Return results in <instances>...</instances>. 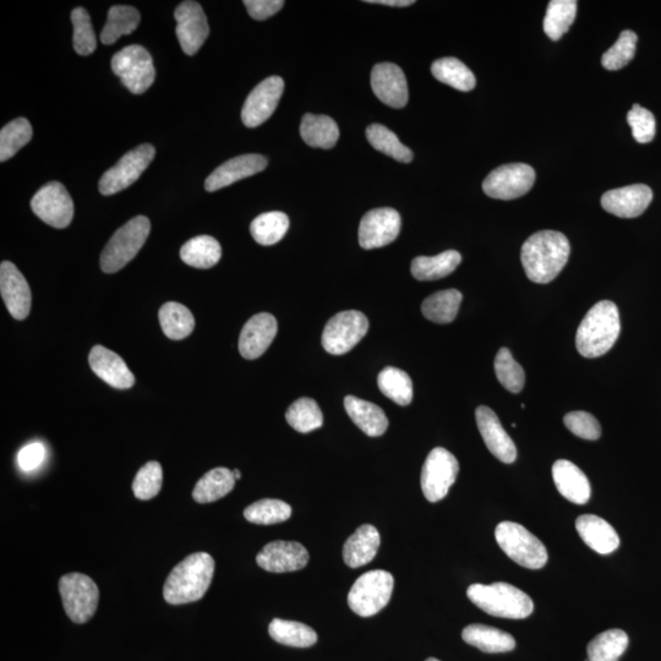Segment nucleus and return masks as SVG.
<instances>
[{
  "instance_id": "nucleus-2",
  "label": "nucleus",
  "mask_w": 661,
  "mask_h": 661,
  "mask_svg": "<svg viewBox=\"0 0 661 661\" xmlns=\"http://www.w3.org/2000/svg\"><path fill=\"white\" fill-rule=\"evenodd\" d=\"M213 573L215 560L211 555H189L169 573L163 588V598L171 605L198 602L209 591Z\"/></svg>"
},
{
  "instance_id": "nucleus-15",
  "label": "nucleus",
  "mask_w": 661,
  "mask_h": 661,
  "mask_svg": "<svg viewBox=\"0 0 661 661\" xmlns=\"http://www.w3.org/2000/svg\"><path fill=\"white\" fill-rule=\"evenodd\" d=\"M401 231V216L393 209L371 210L359 226V244L365 250L378 249L395 242Z\"/></svg>"
},
{
  "instance_id": "nucleus-55",
  "label": "nucleus",
  "mask_w": 661,
  "mask_h": 661,
  "mask_svg": "<svg viewBox=\"0 0 661 661\" xmlns=\"http://www.w3.org/2000/svg\"><path fill=\"white\" fill-rule=\"evenodd\" d=\"M244 5L251 18L262 21L280 12L284 2L283 0H245Z\"/></svg>"
},
{
  "instance_id": "nucleus-24",
  "label": "nucleus",
  "mask_w": 661,
  "mask_h": 661,
  "mask_svg": "<svg viewBox=\"0 0 661 661\" xmlns=\"http://www.w3.org/2000/svg\"><path fill=\"white\" fill-rule=\"evenodd\" d=\"M267 158L261 155H243L232 158L220 167L216 168L206 179L205 189L213 193L229 185L239 182V180L254 176L267 167Z\"/></svg>"
},
{
  "instance_id": "nucleus-34",
  "label": "nucleus",
  "mask_w": 661,
  "mask_h": 661,
  "mask_svg": "<svg viewBox=\"0 0 661 661\" xmlns=\"http://www.w3.org/2000/svg\"><path fill=\"white\" fill-rule=\"evenodd\" d=\"M180 258L195 269L207 270L218 264L222 248L215 238L200 236L188 240L180 249Z\"/></svg>"
},
{
  "instance_id": "nucleus-3",
  "label": "nucleus",
  "mask_w": 661,
  "mask_h": 661,
  "mask_svg": "<svg viewBox=\"0 0 661 661\" xmlns=\"http://www.w3.org/2000/svg\"><path fill=\"white\" fill-rule=\"evenodd\" d=\"M619 309L610 300H602L588 311L579 325L576 346L584 358H598L608 353L619 338Z\"/></svg>"
},
{
  "instance_id": "nucleus-26",
  "label": "nucleus",
  "mask_w": 661,
  "mask_h": 661,
  "mask_svg": "<svg viewBox=\"0 0 661 661\" xmlns=\"http://www.w3.org/2000/svg\"><path fill=\"white\" fill-rule=\"evenodd\" d=\"M553 478L559 493L573 504L584 505L591 499V484L576 464L567 460L555 462Z\"/></svg>"
},
{
  "instance_id": "nucleus-11",
  "label": "nucleus",
  "mask_w": 661,
  "mask_h": 661,
  "mask_svg": "<svg viewBox=\"0 0 661 661\" xmlns=\"http://www.w3.org/2000/svg\"><path fill=\"white\" fill-rule=\"evenodd\" d=\"M458 473L460 463L457 458L450 451L436 447L426 457L420 478L425 499L430 502L444 499L455 484Z\"/></svg>"
},
{
  "instance_id": "nucleus-17",
  "label": "nucleus",
  "mask_w": 661,
  "mask_h": 661,
  "mask_svg": "<svg viewBox=\"0 0 661 661\" xmlns=\"http://www.w3.org/2000/svg\"><path fill=\"white\" fill-rule=\"evenodd\" d=\"M284 90V81L280 76H271L262 81L244 103L242 120L245 127L256 128L264 124L280 103Z\"/></svg>"
},
{
  "instance_id": "nucleus-40",
  "label": "nucleus",
  "mask_w": 661,
  "mask_h": 661,
  "mask_svg": "<svg viewBox=\"0 0 661 661\" xmlns=\"http://www.w3.org/2000/svg\"><path fill=\"white\" fill-rule=\"evenodd\" d=\"M289 228V218L286 213L273 211L262 213L250 225L251 236L256 243L265 245L281 242Z\"/></svg>"
},
{
  "instance_id": "nucleus-45",
  "label": "nucleus",
  "mask_w": 661,
  "mask_h": 661,
  "mask_svg": "<svg viewBox=\"0 0 661 661\" xmlns=\"http://www.w3.org/2000/svg\"><path fill=\"white\" fill-rule=\"evenodd\" d=\"M366 138H368L370 145L375 150L382 152L387 156L395 158L396 161L402 163H409L413 160V152L404 146L398 140L395 133L381 124L370 125L366 129Z\"/></svg>"
},
{
  "instance_id": "nucleus-56",
  "label": "nucleus",
  "mask_w": 661,
  "mask_h": 661,
  "mask_svg": "<svg viewBox=\"0 0 661 661\" xmlns=\"http://www.w3.org/2000/svg\"><path fill=\"white\" fill-rule=\"evenodd\" d=\"M369 4L387 5V7L404 8L413 5V0H366Z\"/></svg>"
},
{
  "instance_id": "nucleus-19",
  "label": "nucleus",
  "mask_w": 661,
  "mask_h": 661,
  "mask_svg": "<svg viewBox=\"0 0 661 661\" xmlns=\"http://www.w3.org/2000/svg\"><path fill=\"white\" fill-rule=\"evenodd\" d=\"M0 293L10 315L16 320H25L31 310V289L23 273L12 262L0 265Z\"/></svg>"
},
{
  "instance_id": "nucleus-9",
  "label": "nucleus",
  "mask_w": 661,
  "mask_h": 661,
  "mask_svg": "<svg viewBox=\"0 0 661 661\" xmlns=\"http://www.w3.org/2000/svg\"><path fill=\"white\" fill-rule=\"evenodd\" d=\"M59 593L65 613L75 624H85L95 615L100 591L94 579L81 573H69L60 578Z\"/></svg>"
},
{
  "instance_id": "nucleus-43",
  "label": "nucleus",
  "mask_w": 661,
  "mask_h": 661,
  "mask_svg": "<svg viewBox=\"0 0 661 661\" xmlns=\"http://www.w3.org/2000/svg\"><path fill=\"white\" fill-rule=\"evenodd\" d=\"M628 647L627 633L609 630L600 633L588 644V661H619Z\"/></svg>"
},
{
  "instance_id": "nucleus-57",
  "label": "nucleus",
  "mask_w": 661,
  "mask_h": 661,
  "mask_svg": "<svg viewBox=\"0 0 661 661\" xmlns=\"http://www.w3.org/2000/svg\"><path fill=\"white\" fill-rule=\"evenodd\" d=\"M233 475H234V478H236V480L242 478V473H240V472L238 471V469H234V471H233Z\"/></svg>"
},
{
  "instance_id": "nucleus-52",
  "label": "nucleus",
  "mask_w": 661,
  "mask_h": 661,
  "mask_svg": "<svg viewBox=\"0 0 661 661\" xmlns=\"http://www.w3.org/2000/svg\"><path fill=\"white\" fill-rule=\"evenodd\" d=\"M627 122L632 129L633 138L639 144H648L655 138L657 122H655L653 113L648 109L639 105L633 106L627 114Z\"/></svg>"
},
{
  "instance_id": "nucleus-51",
  "label": "nucleus",
  "mask_w": 661,
  "mask_h": 661,
  "mask_svg": "<svg viewBox=\"0 0 661 661\" xmlns=\"http://www.w3.org/2000/svg\"><path fill=\"white\" fill-rule=\"evenodd\" d=\"M163 483V471L158 462L146 463L136 474L133 491L136 499L147 501L160 494Z\"/></svg>"
},
{
  "instance_id": "nucleus-4",
  "label": "nucleus",
  "mask_w": 661,
  "mask_h": 661,
  "mask_svg": "<svg viewBox=\"0 0 661 661\" xmlns=\"http://www.w3.org/2000/svg\"><path fill=\"white\" fill-rule=\"evenodd\" d=\"M467 595L486 614L502 619H527L534 610L533 600L528 594L504 582L472 584Z\"/></svg>"
},
{
  "instance_id": "nucleus-1",
  "label": "nucleus",
  "mask_w": 661,
  "mask_h": 661,
  "mask_svg": "<svg viewBox=\"0 0 661 661\" xmlns=\"http://www.w3.org/2000/svg\"><path fill=\"white\" fill-rule=\"evenodd\" d=\"M570 242L565 234L542 231L524 242L521 259L526 275L534 283L554 281L570 258Z\"/></svg>"
},
{
  "instance_id": "nucleus-16",
  "label": "nucleus",
  "mask_w": 661,
  "mask_h": 661,
  "mask_svg": "<svg viewBox=\"0 0 661 661\" xmlns=\"http://www.w3.org/2000/svg\"><path fill=\"white\" fill-rule=\"evenodd\" d=\"M174 18L177 21V37L185 54L195 56L210 35L204 9L198 2L188 0L178 5Z\"/></svg>"
},
{
  "instance_id": "nucleus-14",
  "label": "nucleus",
  "mask_w": 661,
  "mask_h": 661,
  "mask_svg": "<svg viewBox=\"0 0 661 661\" xmlns=\"http://www.w3.org/2000/svg\"><path fill=\"white\" fill-rule=\"evenodd\" d=\"M32 211L47 225L67 228L74 217V202L63 184L51 182L37 191L31 201Z\"/></svg>"
},
{
  "instance_id": "nucleus-8",
  "label": "nucleus",
  "mask_w": 661,
  "mask_h": 661,
  "mask_svg": "<svg viewBox=\"0 0 661 661\" xmlns=\"http://www.w3.org/2000/svg\"><path fill=\"white\" fill-rule=\"evenodd\" d=\"M112 70L134 95L144 94L154 84L156 78L151 54L139 45L125 47L114 54Z\"/></svg>"
},
{
  "instance_id": "nucleus-53",
  "label": "nucleus",
  "mask_w": 661,
  "mask_h": 661,
  "mask_svg": "<svg viewBox=\"0 0 661 661\" xmlns=\"http://www.w3.org/2000/svg\"><path fill=\"white\" fill-rule=\"evenodd\" d=\"M566 428L581 439L595 441L602 435V426L597 418L587 412H571L565 415Z\"/></svg>"
},
{
  "instance_id": "nucleus-36",
  "label": "nucleus",
  "mask_w": 661,
  "mask_h": 661,
  "mask_svg": "<svg viewBox=\"0 0 661 661\" xmlns=\"http://www.w3.org/2000/svg\"><path fill=\"white\" fill-rule=\"evenodd\" d=\"M431 73L440 83L449 85L458 91L469 92L477 85L472 70L457 58H442L431 65Z\"/></svg>"
},
{
  "instance_id": "nucleus-58",
  "label": "nucleus",
  "mask_w": 661,
  "mask_h": 661,
  "mask_svg": "<svg viewBox=\"0 0 661 661\" xmlns=\"http://www.w3.org/2000/svg\"><path fill=\"white\" fill-rule=\"evenodd\" d=\"M426 661H440V660H437V659H435V658H429V659L426 660Z\"/></svg>"
},
{
  "instance_id": "nucleus-33",
  "label": "nucleus",
  "mask_w": 661,
  "mask_h": 661,
  "mask_svg": "<svg viewBox=\"0 0 661 661\" xmlns=\"http://www.w3.org/2000/svg\"><path fill=\"white\" fill-rule=\"evenodd\" d=\"M236 485L233 471L228 468H215L207 472L193 491V499L199 504H210L227 496Z\"/></svg>"
},
{
  "instance_id": "nucleus-35",
  "label": "nucleus",
  "mask_w": 661,
  "mask_h": 661,
  "mask_svg": "<svg viewBox=\"0 0 661 661\" xmlns=\"http://www.w3.org/2000/svg\"><path fill=\"white\" fill-rule=\"evenodd\" d=\"M141 16L139 10L128 5H114L109 9L106 26L101 32L103 45H113L123 35H130L138 29Z\"/></svg>"
},
{
  "instance_id": "nucleus-44",
  "label": "nucleus",
  "mask_w": 661,
  "mask_h": 661,
  "mask_svg": "<svg viewBox=\"0 0 661 661\" xmlns=\"http://www.w3.org/2000/svg\"><path fill=\"white\" fill-rule=\"evenodd\" d=\"M286 419L294 430L302 434L320 429L324 424V415H322L318 403L308 397L299 398L294 402L288 408Z\"/></svg>"
},
{
  "instance_id": "nucleus-29",
  "label": "nucleus",
  "mask_w": 661,
  "mask_h": 661,
  "mask_svg": "<svg viewBox=\"0 0 661 661\" xmlns=\"http://www.w3.org/2000/svg\"><path fill=\"white\" fill-rule=\"evenodd\" d=\"M344 408L354 424L368 436L379 437L389 428L385 412L374 403L347 396L344 398Z\"/></svg>"
},
{
  "instance_id": "nucleus-18",
  "label": "nucleus",
  "mask_w": 661,
  "mask_h": 661,
  "mask_svg": "<svg viewBox=\"0 0 661 661\" xmlns=\"http://www.w3.org/2000/svg\"><path fill=\"white\" fill-rule=\"evenodd\" d=\"M309 553L297 542L276 540L264 546L256 556V562L267 572L286 573L303 570L309 562Z\"/></svg>"
},
{
  "instance_id": "nucleus-28",
  "label": "nucleus",
  "mask_w": 661,
  "mask_h": 661,
  "mask_svg": "<svg viewBox=\"0 0 661 661\" xmlns=\"http://www.w3.org/2000/svg\"><path fill=\"white\" fill-rule=\"evenodd\" d=\"M381 538L378 529L364 524L347 539L343 546V560L352 568L363 567L374 560L380 548Z\"/></svg>"
},
{
  "instance_id": "nucleus-20",
  "label": "nucleus",
  "mask_w": 661,
  "mask_h": 661,
  "mask_svg": "<svg viewBox=\"0 0 661 661\" xmlns=\"http://www.w3.org/2000/svg\"><path fill=\"white\" fill-rule=\"evenodd\" d=\"M371 87L376 97L392 108H403L409 100L408 84L403 70L396 64L375 65L371 73Z\"/></svg>"
},
{
  "instance_id": "nucleus-30",
  "label": "nucleus",
  "mask_w": 661,
  "mask_h": 661,
  "mask_svg": "<svg viewBox=\"0 0 661 661\" xmlns=\"http://www.w3.org/2000/svg\"><path fill=\"white\" fill-rule=\"evenodd\" d=\"M463 641L484 653H507L515 649L516 641L510 633L485 625H469L462 632Z\"/></svg>"
},
{
  "instance_id": "nucleus-22",
  "label": "nucleus",
  "mask_w": 661,
  "mask_h": 661,
  "mask_svg": "<svg viewBox=\"0 0 661 661\" xmlns=\"http://www.w3.org/2000/svg\"><path fill=\"white\" fill-rule=\"evenodd\" d=\"M653 200V191L644 184L630 185L606 191L602 206L606 212L621 218H636L648 209Z\"/></svg>"
},
{
  "instance_id": "nucleus-47",
  "label": "nucleus",
  "mask_w": 661,
  "mask_h": 661,
  "mask_svg": "<svg viewBox=\"0 0 661 661\" xmlns=\"http://www.w3.org/2000/svg\"><path fill=\"white\" fill-rule=\"evenodd\" d=\"M31 124L25 118H18L5 125L0 131V162L10 160L32 139Z\"/></svg>"
},
{
  "instance_id": "nucleus-41",
  "label": "nucleus",
  "mask_w": 661,
  "mask_h": 661,
  "mask_svg": "<svg viewBox=\"0 0 661 661\" xmlns=\"http://www.w3.org/2000/svg\"><path fill=\"white\" fill-rule=\"evenodd\" d=\"M576 15L575 0H551L544 19L545 34L550 40L559 41L570 30Z\"/></svg>"
},
{
  "instance_id": "nucleus-54",
  "label": "nucleus",
  "mask_w": 661,
  "mask_h": 661,
  "mask_svg": "<svg viewBox=\"0 0 661 661\" xmlns=\"http://www.w3.org/2000/svg\"><path fill=\"white\" fill-rule=\"evenodd\" d=\"M45 458L46 447L41 442H32L20 450L18 464L24 472H32L41 466Z\"/></svg>"
},
{
  "instance_id": "nucleus-5",
  "label": "nucleus",
  "mask_w": 661,
  "mask_h": 661,
  "mask_svg": "<svg viewBox=\"0 0 661 661\" xmlns=\"http://www.w3.org/2000/svg\"><path fill=\"white\" fill-rule=\"evenodd\" d=\"M151 231L149 218L138 216L119 228L101 254V269L116 273L127 266L144 247Z\"/></svg>"
},
{
  "instance_id": "nucleus-23",
  "label": "nucleus",
  "mask_w": 661,
  "mask_h": 661,
  "mask_svg": "<svg viewBox=\"0 0 661 661\" xmlns=\"http://www.w3.org/2000/svg\"><path fill=\"white\" fill-rule=\"evenodd\" d=\"M276 335L275 316L267 313L255 315L244 325L240 333L239 352L245 359H258L269 349Z\"/></svg>"
},
{
  "instance_id": "nucleus-27",
  "label": "nucleus",
  "mask_w": 661,
  "mask_h": 661,
  "mask_svg": "<svg viewBox=\"0 0 661 661\" xmlns=\"http://www.w3.org/2000/svg\"><path fill=\"white\" fill-rule=\"evenodd\" d=\"M576 528L583 542L600 555L614 553L620 546L619 534L603 518L594 515L579 516Z\"/></svg>"
},
{
  "instance_id": "nucleus-38",
  "label": "nucleus",
  "mask_w": 661,
  "mask_h": 661,
  "mask_svg": "<svg viewBox=\"0 0 661 661\" xmlns=\"http://www.w3.org/2000/svg\"><path fill=\"white\" fill-rule=\"evenodd\" d=\"M269 633L273 641L288 647L309 648L318 642L313 628L296 621L275 619L269 626Z\"/></svg>"
},
{
  "instance_id": "nucleus-50",
  "label": "nucleus",
  "mask_w": 661,
  "mask_h": 661,
  "mask_svg": "<svg viewBox=\"0 0 661 661\" xmlns=\"http://www.w3.org/2000/svg\"><path fill=\"white\" fill-rule=\"evenodd\" d=\"M638 37L635 32L626 30L622 32L619 40L613 47L604 53L603 67L606 70H620L635 58Z\"/></svg>"
},
{
  "instance_id": "nucleus-10",
  "label": "nucleus",
  "mask_w": 661,
  "mask_h": 661,
  "mask_svg": "<svg viewBox=\"0 0 661 661\" xmlns=\"http://www.w3.org/2000/svg\"><path fill=\"white\" fill-rule=\"evenodd\" d=\"M369 331V320L360 311L347 310L333 316L322 332V347L333 355L346 354L363 340Z\"/></svg>"
},
{
  "instance_id": "nucleus-39",
  "label": "nucleus",
  "mask_w": 661,
  "mask_h": 661,
  "mask_svg": "<svg viewBox=\"0 0 661 661\" xmlns=\"http://www.w3.org/2000/svg\"><path fill=\"white\" fill-rule=\"evenodd\" d=\"M160 324L168 338L180 341L193 333L195 320L191 311L183 304L169 302L160 310Z\"/></svg>"
},
{
  "instance_id": "nucleus-6",
  "label": "nucleus",
  "mask_w": 661,
  "mask_h": 661,
  "mask_svg": "<svg viewBox=\"0 0 661 661\" xmlns=\"http://www.w3.org/2000/svg\"><path fill=\"white\" fill-rule=\"evenodd\" d=\"M495 538L497 544L511 560L529 570H540L549 560L545 545L521 524L500 523L496 527Z\"/></svg>"
},
{
  "instance_id": "nucleus-7",
  "label": "nucleus",
  "mask_w": 661,
  "mask_h": 661,
  "mask_svg": "<svg viewBox=\"0 0 661 661\" xmlns=\"http://www.w3.org/2000/svg\"><path fill=\"white\" fill-rule=\"evenodd\" d=\"M395 579L390 572L374 570L364 573L348 593V605L353 613L370 617L379 614L390 603Z\"/></svg>"
},
{
  "instance_id": "nucleus-32",
  "label": "nucleus",
  "mask_w": 661,
  "mask_h": 661,
  "mask_svg": "<svg viewBox=\"0 0 661 661\" xmlns=\"http://www.w3.org/2000/svg\"><path fill=\"white\" fill-rule=\"evenodd\" d=\"M300 135H302L305 144L318 149L329 150L337 144L340 139V129L330 117L314 116V114H305L300 125Z\"/></svg>"
},
{
  "instance_id": "nucleus-49",
  "label": "nucleus",
  "mask_w": 661,
  "mask_h": 661,
  "mask_svg": "<svg viewBox=\"0 0 661 661\" xmlns=\"http://www.w3.org/2000/svg\"><path fill=\"white\" fill-rule=\"evenodd\" d=\"M74 26V49L79 56H90L96 51L97 40L89 13L84 8H76L71 13Z\"/></svg>"
},
{
  "instance_id": "nucleus-31",
  "label": "nucleus",
  "mask_w": 661,
  "mask_h": 661,
  "mask_svg": "<svg viewBox=\"0 0 661 661\" xmlns=\"http://www.w3.org/2000/svg\"><path fill=\"white\" fill-rule=\"evenodd\" d=\"M461 261L462 256L456 250H447L436 256H419L412 262V275L418 281L441 280L451 275Z\"/></svg>"
},
{
  "instance_id": "nucleus-42",
  "label": "nucleus",
  "mask_w": 661,
  "mask_h": 661,
  "mask_svg": "<svg viewBox=\"0 0 661 661\" xmlns=\"http://www.w3.org/2000/svg\"><path fill=\"white\" fill-rule=\"evenodd\" d=\"M379 389L398 406L406 407L413 400V382L403 370L387 366L378 378Z\"/></svg>"
},
{
  "instance_id": "nucleus-21",
  "label": "nucleus",
  "mask_w": 661,
  "mask_h": 661,
  "mask_svg": "<svg viewBox=\"0 0 661 661\" xmlns=\"http://www.w3.org/2000/svg\"><path fill=\"white\" fill-rule=\"evenodd\" d=\"M475 419H477L478 429L486 447L497 460L506 464L515 462L517 458L515 442L508 436L493 409L485 406L478 407L475 411Z\"/></svg>"
},
{
  "instance_id": "nucleus-13",
  "label": "nucleus",
  "mask_w": 661,
  "mask_h": 661,
  "mask_svg": "<svg viewBox=\"0 0 661 661\" xmlns=\"http://www.w3.org/2000/svg\"><path fill=\"white\" fill-rule=\"evenodd\" d=\"M535 171L524 163H512L494 169L485 178L484 193L497 200H513L526 195L533 188Z\"/></svg>"
},
{
  "instance_id": "nucleus-37",
  "label": "nucleus",
  "mask_w": 661,
  "mask_h": 661,
  "mask_svg": "<svg viewBox=\"0 0 661 661\" xmlns=\"http://www.w3.org/2000/svg\"><path fill=\"white\" fill-rule=\"evenodd\" d=\"M462 299V293L457 289L437 292L424 300L423 315L435 324H450L456 319Z\"/></svg>"
},
{
  "instance_id": "nucleus-48",
  "label": "nucleus",
  "mask_w": 661,
  "mask_h": 661,
  "mask_svg": "<svg viewBox=\"0 0 661 661\" xmlns=\"http://www.w3.org/2000/svg\"><path fill=\"white\" fill-rule=\"evenodd\" d=\"M495 373L497 380L507 391L520 393L523 390L526 374L507 348H501L496 354Z\"/></svg>"
},
{
  "instance_id": "nucleus-46",
  "label": "nucleus",
  "mask_w": 661,
  "mask_h": 661,
  "mask_svg": "<svg viewBox=\"0 0 661 661\" xmlns=\"http://www.w3.org/2000/svg\"><path fill=\"white\" fill-rule=\"evenodd\" d=\"M292 516V507L287 502L275 499H264L254 502L244 510L245 520L260 526L286 522Z\"/></svg>"
},
{
  "instance_id": "nucleus-25",
  "label": "nucleus",
  "mask_w": 661,
  "mask_h": 661,
  "mask_svg": "<svg viewBox=\"0 0 661 661\" xmlns=\"http://www.w3.org/2000/svg\"><path fill=\"white\" fill-rule=\"evenodd\" d=\"M89 363L92 371L109 386L118 390H128L135 384V376L117 353L106 347L91 349Z\"/></svg>"
},
{
  "instance_id": "nucleus-12",
  "label": "nucleus",
  "mask_w": 661,
  "mask_h": 661,
  "mask_svg": "<svg viewBox=\"0 0 661 661\" xmlns=\"http://www.w3.org/2000/svg\"><path fill=\"white\" fill-rule=\"evenodd\" d=\"M155 147L150 144L140 145L131 150L111 169L103 174L100 180V193L102 195H113L133 185L146 168L154 161Z\"/></svg>"
}]
</instances>
